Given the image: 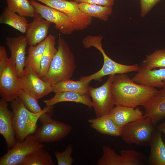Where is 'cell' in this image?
<instances>
[{"label": "cell", "instance_id": "cell-16", "mask_svg": "<svg viewBox=\"0 0 165 165\" xmlns=\"http://www.w3.org/2000/svg\"><path fill=\"white\" fill-rule=\"evenodd\" d=\"M137 72L131 79L135 82L155 88L165 87V68L149 70L140 64Z\"/></svg>", "mask_w": 165, "mask_h": 165}, {"label": "cell", "instance_id": "cell-27", "mask_svg": "<svg viewBox=\"0 0 165 165\" xmlns=\"http://www.w3.org/2000/svg\"><path fill=\"white\" fill-rule=\"evenodd\" d=\"M48 152L42 148L28 155L20 165H54Z\"/></svg>", "mask_w": 165, "mask_h": 165}, {"label": "cell", "instance_id": "cell-26", "mask_svg": "<svg viewBox=\"0 0 165 165\" xmlns=\"http://www.w3.org/2000/svg\"><path fill=\"white\" fill-rule=\"evenodd\" d=\"M79 9L85 14L107 21L112 13L111 6H102L85 3H78Z\"/></svg>", "mask_w": 165, "mask_h": 165}, {"label": "cell", "instance_id": "cell-36", "mask_svg": "<svg viewBox=\"0 0 165 165\" xmlns=\"http://www.w3.org/2000/svg\"><path fill=\"white\" fill-rule=\"evenodd\" d=\"M8 58L6 51L5 47L1 46H0V69L3 67Z\"/></svg>", "mask_w": 165, "mask_h": 165}, {"label": "cell", "instance_id": "cell-11", "mask_svg": "<svg viewBox=\"0 0 165 165\" xmlns=\"http://www.w3.org/2000/svg\"><path fill=\"white\" fill-rule=\"evenodd\" d=\"M72 129L71 125L53 120L42 124L36 129L33 135L39 143H49L63 139L70 133Z\"/></svg>", "mask_w": 165, "mask_h": 165}, {"label": "cell", "instance_id": "cell-22", "mask_svg": "<svg viewBox=\"0 0 165 165\" xmlns=\"http://www.w3.org/2000/svg\"><path fill=\"white\" fill-rule=\"evenodd\" d=\"M91 81L84 76L79 81L71 79L63 81L51 86V87L52 92L55 93L71 91L86 94Z\"/></svg>", "mask_w": 165, "mask_h": 165}, {"label": "cell", "instance_id": "cell-8", "mask_svg": "<svg viewBox=\"0 0 165 165\" xmlns=\"http://www.w3.org/2000/svg\"><path fill=\"white\" fill-rule=\"evenodd\" d=\"M21 90L13 63L8 58L0 69V96L3 100L10 102L18 97Z\"/></svg>", "mask_w": 165, "mask_h": 165}, {"label": "cell", "instance_id": "cell-5", "mask_svg": "<svg viewBox=\"0 0 165 165\" xmlns=\"http://www.w3.org/2000/svg\"><path fill=\"white\" fill-rule=\"evenodd\" d=\"M156 126L145 116L122 127L121 136L127 144L146 146L149 144Z\"/></svg>", "mask_w": 165, "mask_h": 165}, {"label": "cell", "instance_id": "cell-37", "mask_svg": "<svg viewBox=\"0 0 165 165\" xmlns=\"http://www.w3.org/2000/svg\"><path fill=\"white\" fill-rule=\"evenodd\" d=\"M156 129L161 132L163 133L165 135V121L158 125L156 127Z\"/></svg>", "mask_w": 165, "mask_h": 165}, {"label": "cell", "instance_id": "cell-18", "mask_svg": "<svg viewBox=\"0 0 165 165\" xmlns=\"http://www.w3.org/2000/svg\"><path fill=\"white\" fill-rule=\"evenodd\" d=\"M114 123L122 128L127 124L145 117L139 108L116 105L109 114Z\"/></svg>", "mask_w": 165, "mask_h": 165}, {"label": "cell", "instance_id": "cell-3", "mask_svg": "<svg viewBox=\"0 0 165 165\" xmlns=\"http://www.w3.org/2000/svg\"><path fill=\"white\" fill-rule=\"evenodd\" d=\"M10 105L13 113V121L16 138L19 142L23 141L28 135L34 134L40 117L53 106H47L38 113H33L26 108L19 97L10 102Z\"/></svg>", "mask_w": 165, "mask_h": 165}, {"label": "cell", "instance_id": "cell-2", "mask_svg": "<svg viewBox=\"0 0 165 165\" xmlns=\"http://www.w3.org/2000/svg\"><path fill=\"white\" fill-rule=\"evenodd\" d=\"M57 51L46 75L41 78L50 86L71 79L76 68L73 54L67 43L60 37Z\"/></svg>", "mask_w": 165, "mask_h": 165}, {"label": "cell", "instance_id": "cell-30", "mask_svg": "<svg viewBox=\"0 0 165 165\" xmlns=\"http://www.w3.org/2000/svg\"><path fill=\"white\" fill-rule=\"evenodd\" d=\"M122 165H145L148 164V158L143 153L134 150L120 151Z\"/></svg>", "mask_w": 165, "mask_h": 165}, {"label": "cell", "instance_id": "cell-12", "mask_svg": "<svg viewBox=\"0 0 165 165\" xmlns=\"http://www.w3.org/2000/svg\"><path fill=\"white\" fill-rule=\"evenodd\" d=\"M19 78L21 89L38 100L52 92L51 86L29 68H25L22 75Z\"/></svg>", "mask_w": 165, "mask_h": 165}, {"label": "cell", "instance_id": "cell-7", "mask_svg": "<svg viewBox=\"0 0 165 165\" xmlns=\"http://www.w3.org/2000/svg\"><path fill=\"white\" fill-rule=\"evenodd\" d=\"M59 10L66 14L73 24L75 30L87 28L92 23V18L84 14L79 8L78 3L67 0H35Z\"/></svg>", "mask_w": 165, "mask_h": 165}, {"label": "cell", "instance_id": "cell-20", "mask_svg": "<svg viewBox=\"0 0 165 165\" xmlns=\"http://www.w3.org/2000/svg\"><path fill=\"white\" fill-rule=\"evenodd\" d=\"M66 101L81 103L89 108L93 106L92 101L88 95L74 92L64 91L57 93L52 98L43 101V102L48 106H53L57 103Z\"/></svg>", "mask_w": 165, "mask_h": 165}, {"label": "cell", "instance_id": "cell-1", "mask_svg": "<svg viewBox=\"0 0 165 165\" xmlns=\"http://www.w3.org/2000/svg\"><path fill=\"white\" fill-rule=\"evenodd\" d=\"M111 89L116 105L133 108L143 106L159 91L135 82L126 73L114 75Z\"/></svg>", "mask_w": 165, "mask_h": 165}, {"label": "cell", "instance_id": "cell-13", "mask_svg": "<svg viewBox=\"0 0 165 165\" xmlns=\"http://www.w3.org/2000/svg\"><path fill=\"white\" fill-rule=\"evenodd\" d=\"M6 43L11 53L10 58L14 65L19 78L22 75L25 67L26 48L28 44L25 36L7 37Z\"/></svg>", "mask_w": 165, "mask_h": 165}, {"label": "cell", "instance_id": "cell-23", "mask_svg": "<svg viewBox=\"0 0 165 165\" xmlns=\"http://www.w3.org/2000/svg\"><path fill=\"white\" fill-rule=\"evenodd\" d=\"M47 41L46 38L35 46H30L28 49L25 67L29 68L38 74H39L41 62Z\"/></svg>", "mask_w": 165, "mask_h": 165}, {"label": "cell", "instance_id": "cell-29", "mask_svg": "<svg viewBox=\"0 0 165 165\" xmlns=\"http://www.w3.org/2000/svg\"><path fill=\"white\" fill-rule=\"evenodd\" d=\"M140 64L149 70L165 68V49L156 50L146 55Z\"/></svg>", "mask_w": 165, "mask_h": 165}, {"label": "cell", "instance_id": "cell-35", "mask_svg": "<svg viewBox=\"0 0 165 165\" xmlns=\"http://www.w3.org/2000/svg\"><path fill=\"white\" fill-rule=\"evenodd\" d=\"M78 3H85L102 6H112L115 0H74Z\"/></svg>", "mask_w": 165, "mask_h": 165}, {"label": "cell", "instance_id": "cell-31", "mask_svg": "<svg viewBox=\"0 0 165 165\" xmlns=\"http://www.w3.org/2000/svg\"><path fill=\"white\" fill-rule=\"evenodd\" d=\"M102 150V156L98 160L97 165H122L121 156L117 154L111 148L104 145Z\"/></svg>", "mask_w": 165, "mask_h": 165}, {"label": "cell", "instance_id": "cell-19", "mask_svg": "<svg viewBox=\"0 0 165 165\" xmlns=\"http://www.w3.org/2000/svg\"><path fill=\"white\" fill-rule=\"evenodd\" d=\"M161 133L156 129L152 134L149 144L150 152L148 158L149 165H165V144Z\"/></svg>", "mask_w": 165, "mask_h": 165}, {"label": "cell", "instance_id": "cell-15", "mask_svg": "<svg viewBox=\"0 0 165 165\" xmlns=\"http://www.w3.org/2000/svg\"><path fill=\"white\" fill-rule=\"evenodd\" d=\"M51 23L44 19L37 13L33 21L28 24L25 37L29 46H35L47 37Z\"/></svg>", "mask_w": 165, "mask_h": 165}, {"label": "cell", "instance_id": "cell-24", "mask_svg": "<svg viewBox=\"0 0 165 165\" xmlns=\"http://www.w3.org/2000/svg\"><path fill=\"white\" fill-rule=\"evenodd\" d=\"M0 23L8 25L22 33H25L28 24L25 17L10 10L7 6L0 14Z\"/></svg>", "mask_w": 165, "mask_h": 165}, {"label": "cell", "instance_id": "cell-25", "mask_svg": "<svg viewBox=\"0 0 165 165\" xmlns=\"http://www.w3.org/2000/svg\"><path fill=\"white\" fill-rule=\"evenodd\" d=\"M46 38V46L41 60L40 71L38 75L41 78L46 75L51 62L57 51V49L55 47V36L50 34Z\"/></svg>", "mask_w": 165, "mask_h": 165}, {"label": "cell", "instance_id": "cell-28", "mask_svg": "<svg viewBox=\"0 0 165 165\" xmlns=\"http://www.w3.org/2000/svg\"><path fill=\"white\" fill-rule=\"evenodd\" d=\"M10 10L24 17H34L37 13L34 6L28 0H6Z\"/></svg>", "mask_w": 165, "mask_h": 165}, {"label": "cell", "instance_id": "cell-6", "mask_svg": "<svg viewBox=\"0 0 165 165\" xmlns=\"http://www.w3.org/2000/svg\"><path fill=\"white\" fill-rule=\"evenodd\" d=\"M114 75H109L107 81L100 86H90L88 89L86 94L92 98L97 117L109 114L115 105L111 89Z\"/></svg>", "mask_w": 165, "mask_h": 165}, {"label": "cell", "instance_id": "cell-33", "mask_svg": "<svg viewBox=\"0 0 165 165\" xmlns=\"http://www.w3.org/2000/svg\"><path fill=\"white\" fill-rule=\"evenodd\" d=\"M73 150V146L69 144L62 152L54 151V154L56 158L58 165H72L74 162V159L71 156Z\"/></svg>", "mask_w": 165, "mask_h": 165}, {"label": "cell", "instance_id": "cell-34", "mask_svg": "<svg viewBox=\"0 0 165 165\" xmlns=\"http://www.w3.org/2000/svg\"><path fill=\"white\" fill-rule=\"evenodd\" d=\"M162 0H140L141 7L140 15L145 17L152 8Z\"/></svg>", "mask_w": 165, "mask_h": 165}, {"label": "cell", "instance_id": "cell-14", "mask_svg": "<svg viewBox=\"0 0 165 165\" xmlns=\"http://www.w3.org/2000/svg\"><path fill=\"white\" fill-rule=\"evenodd\" d=\"M7 102L0 100V133L4 138L8 149L12 148L17 141L13 118V111L8 108Z\"/></svg>", "mask_w": 165, "mask_h": 165}, {"label": "cell", "instance_id": "cell-21", "mask_svg": "<svg viewBox=\"0 0 165 165\" xmlns=\"http://www.w3.org/2000/svg\"><path fill=\"white\" fill-rule=\"evenodd\" d=\"M90 127L100 133L114 136H121L122 128L117 126L109 114L89 119Z\"/></svg>", "mask_w": 165, "mask_h": 165}, {"label": "cell", "instance_id": "cell-10", "mask_svg": "<svg viewBox=\"0 0 165 165\" xmlns=\"http://www.w3.org/2000/svg\"><path fill=\"white\" fill-rule=\"evenodd\" d=\"M30 3L36 12L45 20L54 24L55 28L61 33L69 35L75 30L70 18L65 14L55 9L41 4L35 0H31Z\"/></svg>", "mask_w": 165, "mask_h": 165}, {"label": "cell", "instance_id": "cell-9", "mask_svg": "<svg viewBox=\"0 0 165 165\" xmlns=\"http://www.w3.org/2000/svg\"><path fill=\"white\" fill-rule=\"evenodd\" d=\"M44 146L39 143L32 134L28 135L22 142L17 141L12 148L0 158V165H20L29 154Z\"/></svg>", "mask_w": 165, "mask_h": 165}, {"label": "cell", "instance_id": "cell-32", "mask_svg": "<svg viewBox=\"0 0 165 165\" xmlns=\"http://www.w3.org/2000/svg\"><path fill=\"white\" fill-rule=\"evenodd\" d=\"M18 97L26 108L30 112L38 113L43 110L40 107L37 99L26 91L22 90Z\"/></svg>", "mask_w": 165, "mask_h": 165}, {"label": "cell", "instance_id": "cell-4", "mask_svg": "<svg viewBox=\"0 0 165 165\" xmlns=\"http://www.w3.org/2000/svg\"><path fill=\"white\" fill-rule=\"evenodd\" d=\"M103 37L101 35H90L87 38L86 45L90 48L93 47L98 50L102 54L104 64L101 69L97 72L85 78L91 81H101L104 76L119 74L127 73L137 72L139 68L138 64L127 65L117 62L111 59L105 53L103 48L102 41Z\"/></svg>", "mask_w": 165, "mask_h": 165}, {"label": "cell", "instance_id": "cell-17", "mask_svg": "<svg viewBox=\"0 0 165 165\" xmlns=\"http://www.w3.org/2000/svg\"><path fill=\"white\" fill-rule=\"evenodd\" d=\"M143 106L145 117L149 119L156 126L165 118V87L157 93Z\"/></svg>", "mask_w": 165, "mask_h": 165}]
</instances>
